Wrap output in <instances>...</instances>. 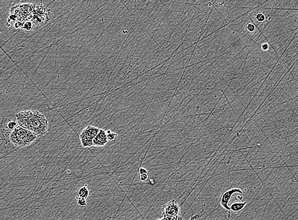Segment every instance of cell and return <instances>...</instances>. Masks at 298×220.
<instances>
[{"label":"cell","mask_w":298,"mask_h":220,"mask_svg":"<svg viewBox=\"0 0 298 220\" xmlns=\"http://www.w3.org/2000/svg\"><path fill=\"white\" fill-rule=\"evenodd\" d=\"M38 138L34 133L21 126H18L11 132L10 141L14 147L24 148L29 146Z\"/></svg>","instance_id":"obj_2"},{"label":"cell","mask_w":298,"mask_h":220,"mask_svg":"<svg viewBox=\"0 0 298 220\" xmlns=\"http://www.w3.org/2000/svg\"><path fill=\"white\" fill-rule=\"evenodd\" d=\"M100 129L93 126H88L80 135V139L82 147L84 148L93 147V141L99 133Z\"/></svg>","instance_id":"obj_3"},{"label":"cell","mask_w":298,"mask_h":220,"mask_svg":"<svg viewBox=\"0 0 298 220\" xmlns=\"http://www.w3.org/2000/svg\"><path fill=\"white\" fill-rule=\"evenodd\" d=\"M246 202H234L230 206V210L232 211L234 213H239L241 211L244 209V208L246 206Z\"/></svg>","instance_id":"obj_10"},{"label":"cell","mask_w":298,"mask_h":220,"mask_svg":"<svg viewBox=\"0 0 298 220\" xmlns=\"http://www.w3.org/2000/svg\"><path fill=\"white\" fill-rule=\"evenodd\" d=\"M91 195V191L88 189V185H85L84 186L80 187L78 190V197L88 199Z\"/></svg>","instance_id":"obj_9"},{"label":"cell","mask_w":298,"mask_h":220,"mask_svg":"<svg viewBox=\"0 0 298 220\" xmlns=\"http://www.w3.org/2000/svg\"><path fill=\"white\" fill-rule=\"evenodd\" d=\"M107 136H108V141H112L115 140L118 138V135L117 133L115 132H113L111 130H108L107 131Z\"/></svg>","instance_id":"obj_13"},{"label":"cell","mask_w":298,"mask_h":220,"mask_svg":"<svg viewBox=\"0 0 298 220\" xmlns=\"http://www.w3.org/2000/svg\"><path fill=\"white\" fill-rule=\"evenodd\" d=\"M108 136H107V131H105L104 129H100L99 133L96 136L93 141V147H102L105 146L108 143Z\"/></svg>","instance_id":"obj_7"},{"label":"cell","mask_w":298,"mask_h":220,"mask_svg":"<svg viewBox=\"0 0 298 220\" xmlns=\"http://www.w3.org/2000/svg\"><path fill=\"white\" fill-rule=\"evenodd\" d=\"M77 204L81 207H85L87 206V200L82 197H76Z\"/></svg>","instance_id":"obj_14"},{"label":"cell","mask_w":298,"mask_h":220,"mask_svg":"<svg viewBox=\"0 0 298 220\" xmlns=\"http://www.w3.org/2000/svg\"><path fill=\"white\" fill-rule=\"evenodd\" d=\"M21 29L26 31V32H31L33 29V23L31 21L25 22Z\"/></svg>","instance_id":"obj_12"},{"label":"cell","mask_w":298,"mask_h":220,"mask_svg":"<svg viewBox=\"0 0 298 220\" xmlns=\"http://www.w3.org/2000/svg\"><path fill=\"white\" fill-rule=\"evenodd\" d=\"M139 178L141 182H146L148 179V174H142L140 175Z\"/></svg>","instance_id":"obj_18"},{"label":"cell","mask_w":298,"mask_h":220,"mask_svg":"<svg viewBox=\"0 0 298 220\" xmlns=\"http://www.w3.org/2000/svg\"><path fill=\"white\" fill-rule=\"evenodd\" d=\"M18 126L16 117H3L1 122V127H3L9 130L13 131Z\"/></svg>","instance_id":"obj_8"},{"label":"cell","mask_w":298,"mask_h":220,"mask_svg":"<svg viewBox=\"0 0 298 220\" xmlns=\"http://www.w3.org/2000/svg\"><path fill=\"white\" fill-rule=\"evenodd\" d=\"M180 206L175 200H171L163 206V215L164 217H178L180 213Z\"/></svg>","instance_id":"obj_5"},{"label":"cell","mask_w":298,"mask_h":220,"mask_svg":"<svg viewBox=\"0 0 298 220\" xmlns=\"http://www.w3.org/2000/svg\"><path fill=\"white\" fill-rule=\"evenodd\" d=\"M262 49L263 50H267L268 49V44H266V43H265V44L262 45Z\"/></svg>","instance_id":"obj_20"},{"label":"cell","mask_w":298,"mask_h":220,"mask_svg":"<svg viewBox=\"0 0 298 220\" xmlns=\"http://www.w3.org/2000/svg\"><path fill=\"white\" fill-rule=\"evenodd\" d=\"M243 192L242 190L239 189V188H231L230 190H227L225 192V193H223L221 195L220 200H219V202H220L221 206L224 208V209L230 211V207H229V203L231 201V198H232L233 195L235 194H242Z\"/></svg>","instance_id":"obj_6"},{"label":"cell","mask_w":298,"mask_h":220,"mask_svg":"<svg viewBox=\"0 0 298 220\" xmlns=\"http://www.w3.org/2000/svg\"><path fill=\"white\" fill-rule=\"evenodd\" d=\"M18 19V15H15V14H10L9 18H8V21L6 23V25L7 27H10L11 26H14L15 23L17 21Z\"/></svg>","instance_id":"obj_11"},{"label":"cell","mask_w":298,"mask_h":220,"mask_svg":"<svg viewBox=\"0 0 298 220\" xmlns=\"http://www.w3.org/2000/svg\"><path fill=\"white\" fill-rule=\"evenodd\" d=\"M50 10L49 9L46 10V8L41 4L40 6H35L33 12L27 17V21L32 22L33 24L34 23L36 25H41L45 22L48 21V12H50Z\"/></svg>","instance_id":"obj_4"},{"label":"cell","mask_w":298,"mask_h":220,"mask_svg":"<svg viewBox=\"0 0 298 220\" xmlns=\"http://www.w3.org/2000/svg\"><path fill=\"white\" fill-rule=\"evenodd\" d=\"M18 125L34 133L38 137L45 135L48 129L46 117L37 111H25L15 114Z\"/></svg>","instance_id":"obj_1"},{"label":"cell","mask_w":298,"mask_h":220,"mask_svg":"<svg viewBox=\"0 0 298 220\" xmlns=\"http://www.w3.org/2000/svg\"><path fill=\"white\" fill-rule=\"evenodd\" d=\"M247 29L249 32H254L255 31V26L252 24V23H248L247 26Z\"/></svg>","instance_id":"obj_17"},{"label":"cell","mask_w":298,"mask_h":220,"mask_svg":"<svg viewBox=\"0 0 298 220\" xmlns=\"http://www.w3.org/2000/svg\"><path fill=\"white\" fill-rule=\"evenodd\" d=\"M256 18L257 19V21L258 22H264L265 21V16L264 15L262 14V13H259L256 15Z\"/></svg>","instance_id":"obj_16"},{"label":"cell","mask_w":298,"mask_h":220,"mask_svg":"<svg viewBox=\"0 0 298 220\" xmlns=\"http://www.w3.org/2000/svg\"><path fill=\"white\" fill-rule=\"evenodd\" d=\"M298 204V189L295 192L294 195H292V197H291V199L290 200L289 204H287V206L291 205V204Z\"/></svg>","instance_id":"obj_15"},{"label":"cell","mask_w":298,"mask_h":220,"mask_svg":"<svg viewBox=\"0 0 298 220\" xmlns=\"http://www.w3.org/2000/svg\"><path fill=\"white\" fill-rule=\"evenodd\" d=\"M139 174L140 175H142V174H148V171L146 169H145L144 167H140L139 168Z\"/></svg>","instance_id":"obj_19"}]
</instances>
